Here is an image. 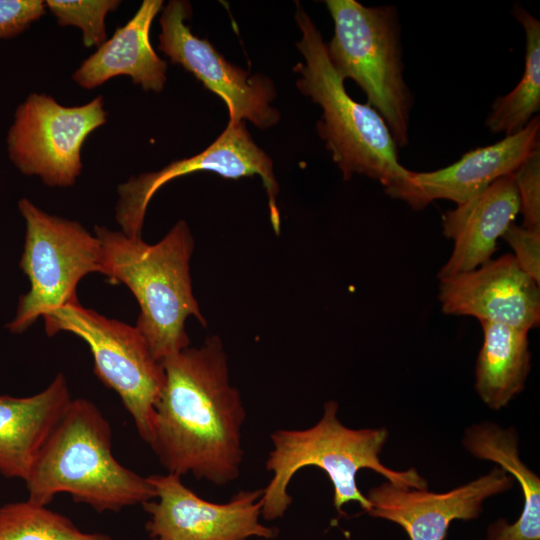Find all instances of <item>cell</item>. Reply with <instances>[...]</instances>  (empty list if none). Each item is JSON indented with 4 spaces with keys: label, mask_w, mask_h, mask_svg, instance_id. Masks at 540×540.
Masks as SVG:
<instances>
[{
    "label": "cell",
    "mask_w": 540,
    "mask_h": 540,
    "mask_svg": "<svg viewBox=\"0 0 540 540\" xmlns=\"http://www.w3.org/2000/svg\"><path fill=\"white\" fill-rule=\"evenodd\" d=\"M474 457L490 460L514 477L523 495V509L516 522L499 519L487 529L486 540H540V479L520 459L518 438L512 428L494 423L471 425L463 438Z\"/></svg>",
    "instance_id": "19"
},
{
    "label": "cell",
    "mask_w": 540,
    "mask_h": 540,
    "mask_svg": "<svg viewBox=\"0 0 540 540\" xmlns=\"http://www.w3.org/2000/svg\"><path fill=\"white\" fill-rule=\"evenodd\" d=\"M209 171L228 179L258 175L268 197L270 220L280 232V212L277 204L279 186L270 157L252 140L243 121L228 122L219 137L202 152L176 160L158 171L141 173L121 183L115 218L121 232L129 237H142L148 204L166 183L195 172Z\"/></svg>",
    "instance_id": "10"
},
{
    "label": "cell",
    "mask_w": 540,
    "mask_h": 540,
    "mask_svg": "<svg viewBox=\"0 0 540 540\" xmlns=\"http://www.w3.org/2000/svg\"><path fill=\"white\" fill-rule=\"evenodd\" d=\"M156 498L144 503L150 515L145 528L152 539H272L278 530L259 522L264 489L242 490L226 503L202 499L172 473L148 477Z\"/></svg>",
    "instance_id": "11"
},
{
    "label": "cell",
    "mask_w": 540,
    "mask_h": 540,
    "mask_svg": "<svg viewBox=\"0 0 540 540\" xmlns=\"http://www.w3.org/2000/svg\"><path fill=\"white\" fill-rule=\"evenodd\" d=\"M153 540H161V539H153Z\"/></svg>",
    "instance_id": "27"
},
{
    "label": "cell",
    "mask_w": 540,
    "mask_h": 540,
    "mask_svg": "<svg viewBox=\"0 0 540 540\" xmlns=\"http://www.w3.org/2000/svg\"><path fill=\"white\" fill-rule=\"evenodd\" d=\"M483 345L476 363V391L491 409L505 407L524 388L530 370L528 331L480 321Z\"/></svg>",
    "instance_id": "20"
},
{
    "label": "cell",
    "mask_w": 540,
    "mask_h": 540,
    "mask_svg": "<svg viewBox=\"0 0 540 540\" xmlns=\"http://www.w3.org/2000/svg\"><path fill=\"white\" fill-rule=\"evenodd\" d=\"M334 34L326 44L331 64L353 80L387 124L399 148L409 143L413 98L404 79L400 23L395 7L327 0Z\"/></svg>",
    "instance_id": "6"
},
{
    "label": "cell",
    "mask_w": 540,
    "mask_h": 540,
    "mask_svg": "<svg viewBox=\"0 0 540 540\" xmlns=\"http://www.w3.org/2000/svg\"><path fill=\"white\" fill-rule=\"evenodd\" d=\"M42 318L48 336L70 332L88 344L95 375L118 394L139 436L149 445L165 373L136 326L85 308L78 299Z\"/></svg>",
    "instance_id": "8"
},
{
    "label": "cell",
    "mask_w": 540,
    "mask_h": 540,
    "mask_svg": "<svg viewBox=\"0 0 540 540\" xmlns=\"http://www.w3.org/2000/svg\"><path fill=\"white\" fill-rule=\"evenodd\" d=\"M501 238L513 249L519 267L540 285V230L512 223Z\"/></svg>",
    "instance_id": "25"
},
{
    "label": "cell",
    "mask_w": 540,
    "mask_h": 540,
    "mask_svg": "<svg viewBox=\"0 0 540 540\" xmlns=\"http://www.w3.org/2000/svg\"><path fill=\"white\" fill-rule=\"evenodd\" d=\"M58 373L41 392L27 397L0 394V474L25 481L71 400Z\"/></svg>",
    "instance_id": "17"
},
{
    "label": "cell",
    "mask_w": 540,
    "mask_h": 540,
    "mask_svg": "<svg viewBox=\"0 0 540 540\" xmlns=\"http://www.w3.org/2000/svg\"><path fill=\"white\" fill-rule=\"evenodd\" d=\"M439 280V301L445 314L528 332L539 325V285L519 267L513 254Z\"/></svg>",
    "instance_id": "13"
},
{
    "label": "cell",
    "mask_w": 540,
    "mask_h": 540,
    "mask_svg": "<svg viewBox=\"0 0 540 540\" xmlns=\"http://www.w3.org/2000/svg\"><path fill=\"white\" fill-rule=\"evenodd\" d=\"M105 258V276L123 283L135 296L140 313L136 328L157 361L190 346L186 319L207 321L193 295L190 259L194 239L188 224L179 220L157 243L129 237L121 231L95 226Z\"/></svg>",
    "instance_id": "3"
},
{
    "label": "cell",
    "mask_w": 540,
    "mask_h": 540,
    "mask_svg": "<svg viewBox=\"0 0 540 540\" xmlns=\"http://www.w3.org/2000/svg\"><path fill=\"white\" fill-rule=\"evenodd\" d=\"M0 540H113L107 534L82 532L66 516L30 500L0 507Z\"/></svg>",
    "instance_id": "22"
},
{
    "label": "cell",
    "mask_w": 540,
    "mask_h": 540,
    "mask_svg": "<svg viewBox=\"0 0 540 540\" xmlns=\"http://www.w3.org/2000/svg\"><path fill=\"white\" fill-rule=\"evenodd\" d=\"M162 6V0H144L135 15L82 62L72 75L74 82L94 89L114 77L128 76L146 92H161L167 63L153 49L150 29Z\"/></svg>",
    "instance_id": "18"
},
{
    "label": "cell",
    "mask_w": 540,
    "mask_h": 540,
    "mask_svg": "<svg viewBox=\"0 0 540 540\" xmlns=\"http://www.w3.org/2000/svg\"><path fill=\"white\" fill-rule=\"evenodd\" d=\"M512 13L525 32V67L517 86L492 104L485 121L491 133L519 132L540 110V22L516 4Z\"/></svg>",
    "instance_id": "21"
},
{
    "label": "cell",
    "mask_w": 540,
    "mask_h": 540,
    "mask_svg": "<svg viewBox=\"0 0 540 540\" xmlns=\"http://www.w3.org/2000/svg\"><path fill=\"white\" fill-rule=\"evenodd\" d=\"M337 411V402L330 400L324 405L321 419L312 427L271 433L273 449L266 460V469L273 476L263 488L261 516L264 519L283 517L292 502L287 491L289 483L307 466L318 467L328 475L334 490L333 504L340 514L343 506L352 501L365 512L370 510V503L356 482L361 469H371L399 487L427 489V480L416 469L396 471L381 462L379 455L388 438L386 428H349L339 421Z\"/></svg>",
    "instance_id": "4"
},
{
    "label": "cell",
    "mask_w": 540,
    "mask_h": 540,
    "mask_svg": "<svg viewBox=\"0 0 540 540\" xmlns=\"http://www.w3.org/2000/svg\"><path fill=\"white\" fill-rule=\"evenodd\" d=\"M45 12L43 0H0V39L23 33Z\"/></svg>",
    "instance_id": "26"
},
{
    "label": "cell",
    "mask_w": 540,
    "mask_h": 540,
    "mask_svg": "<svg viewBox=\"0 0 540 540\" xmlns=\"http://www.w3.org/2000/svg\"><path fill=\"white\" fill-rule=\"evenodd\" d=\"M295 19L301 32L297 48L305 61L294 67L300 74L297 87L322 108L317 129L333 161L345 180L365 175L398 199L412 171L399 162L398 147L387 124L367 103L350 97L330 62L319 29L299 5Z\"/></svg>",
    "instance_id": "5"
},
{
    "label": "cell",
    "mask_w": 540,
    "mask_h": 540,
    "mask_svg": "<svg viewBox=\"0 0 540 540\" xmlns=\"http://www.w3.org/2000/svg\"><path fill=\"white\" fill-rule=\"evenodd\" d=\"M160 362L165 383L149 443L160 464L167 473L192 474L218 486L236 480L246 412L230 382L223 342L213 335Z\"/></svg>",
    "instance_id": "1"
},
{
    "label": "cell",
    "mask_w": 540,
    "mask_h": 540,
    "mask_svg": "<svg viewBox=\"0 0 540 540\" xmlns=\"http://www.w3.org/2000/svg\"><path fill=\"white\" fill-rule=\"evenodd\" d=\"M107 122L102 96L64 106L45 93H30L18 105L6 137L12 164L49 187L72 186L82 170L86 138Z\"/></svg>",
    "instance_id": "9"
},
{
    "label": "cell",
    "mask_w": 540,
    "mask_h": 540,
    "mask_svg": "<svg viewBox=\"0 0 540 540\" xmlns=\"http://www.w3.org/2000/svg\"><path fill=\"white\" fill-rule=\"evenodd\" d=\"M514 486V477L494 468L465 485L435 493L384 482L366 495L369 515L400 525L410 540H444L452 521L476 519L483 502Z\"/></svg>",
    "instance_id": "14"
},
{
    "label": "cell",
    "mask_w": 540,
    "mask_h": 540,
    "mask_svg": "<svg viewBox=\"0 0 540 540\" xmlns=\"http://www.w3.org/2000/svg\"><path fill=\"white\" fill-rule=\"evenodd\" d=\"M520 213L513 173L499 178L467 202L442 216L443 234L453 250L438 273L446 278L491 260L497 241Z\"/></svg>",
    "instance_id": "16"
},
{
    "label": "cell",
    "mask_w": 540,
    "mask_h": 540,
    "mask_svg": "<svg viewBox=\"0 0 540 540\" xmlns=\"http://www.w3.org/2000/svg\"><path fill=\"white\" fill-rule=\"evenodd\" d=\"M523 227L540 230V146L513 172Z\"/></svg>",
    "instance_id": "24"
},
{
    "label": "cell",
    "mask_w": 540,
    "mask_h": 540,
    "mask_svg": "<svg viewBox=\"0 0 540 540\" xmlns=\"http://www.w3.org/2000/svg\"><path fill=\"white\" fill-rule=\"evenodd\" d=\"M18 210L25 222L19 266L30 288L20 296L16 314L6 325L14 334L77 300L78 283L87 274L106 273L100 240L79 222L50 215L27 198L19 200Z\"/></svg>",
    "instance_id": "7"
},
{
    "label": "cell",
    "mask_w": 540,
    "mask_h": 540,
    "mask_svg": "<svg viewBox=\"0 0 540 540\" xmlns=\"http://www.w3.org/2000/svg\"><path fill=\"white\" fill-rule=\"evenodd\" d=\"M24 482L33 503L47 506L58 493H68L98 513L156 498L148 477L114 457L111 425L85 398L71 400Z\"/></svg>",
    "instance_id": "2"
},
{
    "label": "cell",
    "mask_w": 540,
    "mask_h": 540,
    "mask_svg": "<svg viewBox=\"0 0 540 540\" xmlns=\"http://www.w3.org/2000/svg\"><path fill=\"white\" fill-rule=\"evenodd\" d=\"M540 117L501 141L466 152L455 163L430 172H413L398 199L414 209L445 199L463 204L501 177L512 174L539 147Z\"/></svg>",
    "instance_id": "15"
},
{
    "label": "cell",
    "mask_w": 540,
    "mask_h": 540,
    "mask_svg": "<svg viewBox=\"0 0 540 540\" xmlns=\"http://www.w3.org/2000/svg\"><path fill=\"white\" fill-rule=\"evenodd\" d=\"M120 3L118 0L45 1L60 26H76L82 31L83 45L87 48H98L107 41L106 16Z\"/></svg>",
    "instance_id": "23"
},
{
    "label": "cell",
    "mask_w": 540,
    "mask_h": 540,
    "mask_svg": "<svg viewBox=\"0 0 540 540\" xmlns=\"http://www.w3.org/2000/svg\"><path fill=\"white\" fill-rule=\"evenodd\" d=\"M190 15L189 2H168L160 16L158 49L225 102L229 122L248 120L259 128L275 125L280 114L270 104L275 96L270 80L232 65L207 39L194 35L185 24Z\"/></svg>",
    "instance_id": "12"
}]
</instances>
